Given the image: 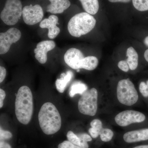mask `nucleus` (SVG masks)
Returning a JSON list of instances; mask_svg holds the SVG:
<instances>
[{
    "mask_svg": "<svg viewBox=\"0 0 148 148\" xmlns=\"http://www.w3.org/2000/svg\"><path fill=\"white\" fill-rule=\"evenodd\" d=\"M58 148H82L74 145L69 141H64L58 145Z\"/></svg>",
    "mask_w": 148,
    "mask_h": 148,
    "instance_id": "a878e982",
    "label": "nucleus"
},
{
    "mask_svg": "<svg viewBox=\"0 0 148 148\" xmlns=\"http://www.w3.org/2000/svg\"><path fill=\"white\" fill-rule=\"evenodd\" d=\"M22 15L25 24L34 25L39 23L42 20L44 16L43 11L39 5H30L23 8Z\"/></svg>",
    "mask_w": 148,
    "mask_h": 148,
    "instance_id": "1a4fd4ad",
    "label": "nucleus"
},
{
    "mask_svg": "<svg viewBox=\"0 0 148 148\" xmlns=\"http://www.w3.org/2000/svg\"><path fill=\"white\" fill-rule=\"evenodd\" d=\"M21 32L18 29L12 28L6 32L0 34V54L7 53L10 49L11 46L20 40Z\"/></svg>",
    "mask_w": 148,
    "mask_h": 148,
    "instance_id": "6e6552de",
    "label": "nucleus"
},
{
    "mask_svg": "<svg viewBox=\"0 0 148 148\" xmlns=\"http://www.w3.org/2000/svg\"><path fill=\"white\" fill-rule=\"evenodd\" d=\"M139 90L143 97H148V87L146 83L142 82L139 86Z\"/></svg>",
    "mask_w": 148,
    "mask_h": 148,
    "instance_id": "b1692460",
    "label": "nucleus"
},
{
    "mask_svg": "<svg viewBox=\"0 0 148 148\" xmlns=\"http://www.w3.org/2000/svg\"><path fill=\"white\" fill-rule=\"evenodd\" d=\"M145 115L138 111L125 110L121 112L115 117V121L119 125L125 127L133 123L145 121Z\"/></svg>",
    "mask_w": 148,
    "mask_h": 148,
    "instance_id": "0eeeda50",
    "label": "nucleus"
},
{
    "mask_svg": "<svg viewBox=\"0 0 148 148\" xmlns=\"http://www.w3.org/2000/svg\"><path fill=\"white\" fill-rule=\"evenodd\" d=\"M144 57L147 62H148V49L145 51V53H144Z\"/></svg>",
    "mask_w": 148,
    "mask_h": 148,
    "instance_id": "72a5a7b5",
    "label": "nucleus"
},
{
    "mask_svg": "<svg viewBox=\"0 0 148 148\" xmlns=\"http://www.w3.org/2000/svg\"><path fill=\"white\" fill-rule=\"evenodd\" d=\"M89 133H90V135L92 138H97L99 135H100V133L99 132H98L97 130H95L93 129L92 127H90L89 128Z\"/></svg>",
    "mask_w": 148,
    "mask_h": 148,
    "instance_id": "7c9ffc66",
    "label": "nucleus"
},
{
    "mask_svg": "<svg viewBox=\"0 0 148 148\" xmlns=\"http://www.w3.org/2000/svg\"><path fill=\"white\" fill-rule=\"evenodd\" d=\"M87 86L81 82H76L72 85L70 88L69 95L73 98L76 94L82 95L87 91Z\"/></svg>",
    "mask_w": 148,
    "mask_h": 148,
    "instance_id": "6ab92c4d",
    "label": "nucleus"
},
{
    "mask_svg": "<svg viewBox=\"0 0 148 148\" xmlns=\"http://www.w3.org/2000/svg\"><path fill=\"white\" fill-rule=\"evenodd\" d=\"M12 135L10 132L3 130L1 127L0 129V138L1 140H9L12 138Z\"/></svg>",
    "mask_w": 148,
    "mask_h": 148,
    "instance_id": "393cba45",
    "label": "nucleus"
},
{
    "mask_svg": "<svg viewBox=\"0 0 148 148\" xmlns=\"http://www.w3.org/2000/svg\"><path fill=\"white\" fill-rule=\"evenodd\" d=\"M40 127L44 133L53 135L59 131L61 126V118L59 112L52 103L47 102L42 106L38 115Z\"/></svg>",
    "mask_w": 148,
    "mask_h": 148,
    "instance_id": "f257e3e1",
    "label": "nucleus"
},
{
    "mask_svg": "<svg viewBox=\"0 0 148 148\" xmlns=\"http://www.w3.org/2000/svg\"><path fill=\"white\" fill-rule=\"evenodd\" d=\"M118 66L120 69L123 71L127 72L130 69L129 66L126 61H119L118 64Z\"/></svg>",
    "mask_w": 148,
    "mask_h": 148,
    "instance_id": "bb28decb",
    "label": "nucleus"
},
{
    "mask_svg": "<svg viewBox=\"0 0 148 148\" xmlns=\"http://www.w3.org/2000/svg\"><path fill=\"white\" fill-rule=\"evenodd\" d=\"M0 148H11V147L8 143L4 141H1L0 143Z\"/></svg>",
    "mask_w": 148,
    "mask_h": 148,
    "instance_id": "2f4dec72",
    "label": "nucleus"
},
{
    "mask_svg": "<svg viewBox=\"0 0 148 148\" xmlns=\"http://www.w3.org/2000/svg\"><path fill=\"white\" fill-rule=\"evenodd\" d=\"M68 141L74 145L78 146L82 148H88L89 146L87 143L83 142L73 131H69L67 134Z\"/></svg>",
    "mask_w": 148,
    "mask_h": 148,
    "instance_id": "aec40b11",
    "label": "nucleus"
},
{
    "mask_svg": "<svg viewBox=\"0 0 148 148\" xmlns=\"http://www.w3.org/2000/svg\"><path fill=\"white\" fill-rule=\"evenodd\" d=\"M144 43L146 46L148 47V36L145 38L144 40Z\"/></svg>",
    "mask_w": 148,
    "mask_h": 148,
    "instance_id": "f704fd0d",
    "label": "nucleus"
},
{
    "mask_svg": "<svg viewBox=\"0 0 148 148\" xmlns=\"http://www.w3.org/2000/svg\"><path fill=\"white\" fill-rule=\"evenodd\" d=\"M22 5L20 0H7L0 15L2 21L6 25L16 24L22 15Z\"/></svg>",
    "mask_w": 148,
    "mask_h": 148,
    "instance_id": "39448f33",
    "label": "nucleus"
},
{
    "mask_svg": "<svg viewBox=\"0 0 148 148\" xmlns=\"http://www.w3.org/2000/svg\"><path fill=\"white\" fill-rule=\"evenodd\" d=\"M116 93L119 101L125 106L134 105L138 102L139 98L135 86L128 78L122 79L118 82Z\"/></svg>",
    "mask_w": 148,
    "mask_h": 148,
    "instance_id": "20e7f679",
    "label": "nucleus"
},
{
    "mask_svg": "<svg viewBox=\"0 0 148 148\" xmlns=\"http://www.w3.org/2000/svg\"><path fill=\"white\" fill-rule=\"evenodd\" d=\"M100 135L102 141L108 142L112 140L114 136V133L109 128H103L100 132Z\"/></svg>",
    "mask_w": 148,
    "mask_h": 148,
    "instance_id": "4be33fe9",
    "label": "nucleus"
},
{
    "mask_svg": "<svg viewBox=\"0 0 148 148\" xmlns=\"http://www.w3.org/2000/svg\"><path fill=\"white\" fill-rule=\"evenodd\" d=\"M55 46V42L52 40H44L39 42L34 50L35 58L40 64H45L47 61V52L53 50Z\"/></svg>",
    "mask_w": 148,
    "mask_h": 148,
    "instance_id": "9b49d317",
    "label": "nucleus"
},
{
    "mask_svg": "<svg viewBox=\"0 0 148 148\" xmlns=\"http://www.w3.org/2000/svg\"><path fill=\"white\" fill-rule=\"evenodd\" d=\"M98 92L96 88H91L82 94L78 103V110L86 115L94 116L98 110Z\"/></svg>",
    "mask_w": 148,
    "mask_h": 148,
    "instance_id": "423d86ee",
    "label": "nucleus"
},
{
    "mask_svg": "<svg viewBox=\"0 0 148 148\" xmlns=\"http://www.w3.org/2000/svg\"><path fill=\"white\" fill-rule=\"evenodd\" d=\"M132 3L135 8L138 11L148 10V0H132Z\"/></svg>",
    "mask_w": 148,
    "mask_h": 148,
    "instance_id": "412c9836",
    "label": "nucleus"
},
{
    "mask_svg": "<svg viewBox=\"0 0 148 148\" xmlns=\"http://www.w3.org/2000/svg\"><path fill=\"white\" fill-rule=\"evenodd\" d=\"M6 96L5 92L4 90L0 89V108H1L3 106V101Z\"/></svg>",
    "mask_w": 148,
    "mask_h": 148,
    "instance_id": "c756f323",
    "label": "nucleus"
},
{
    "mask_svg": "<svg viewBox=\"0 0 148 148\" xmlns=\"http://www.w3.org/2000/svg\"><path fill=\"white\" fill-rule=\"evenodd\" d=\"M51 3L47 6V11L52 14H61L71 5L69 0H49Z\"/></svg>",
    "mask_w": 148,
    "mask_h": 148,
    "instance_id": "4468645a",
    "label": "nucleus"
},
{
    "mask_svg": "<svg viewBox=\"0 0 148 148\" xmlns=\"http://www.w3.org/2000/svg\"><path fill=\"white\" fill-rule=\"evenodd\" d=\"M96 23L95 18L90 14L85 12L77 14L69 21L68 31L73 36L79 38L92 31Z\"/></svg>",
    "mask_w": 148,
    "mask_h": 148,
    "instance_id": "7ed1b4c3",
    "label": "nucleus"
},
{
    "mask_svg": "<svg viewBox=\"0 0 148 148\" xmlns=\"http://www.w3.org/2000/svg\"><path fill=\"white\" fill-rule=\"evenodd\" d=\"M123 138L124 141L128 143L148 140V128L126 132L123 135Z\"/></svg>",
    "mask_w": 148,
    "mask_h": 148,
    "instance_id": "ddd939ff",
    "label": "nucleus"
},
{
    "mask_svg": "<svg viewBox=\"0 0 148 148\" xmlns=\"http://www.w3.org/2000/svg\"><path fill=\"white\" fill-rule=\"evenodd\" d=\"M90 125L91 127L97 130L98 132H99V133H100L101 130L103 129L102 122L99 119L93 120L90 122Z\"/></svg>",
    "mask_w": 148,
    "mask_h": 148,
    "instance_id": "5701e85b",
    "label": "nucleus"
},
{
    "mask_svg": "<svg viewBox=\"0 0 148 148\" xmlns=\"http://www.w3.org/2000/svg\"><path fill=\"white\" fill-rule=\"evenodd\" d=\"M73 76V73L70 71H67L66 74L63 73L61 74L60 78L56 79L55 82L56 86L58 92L61 93L64 92Z\"/></svg>",
    "mask_w": 148,
    "mask_h": 148,
    "instance_id": "2eb2a0df",
    "label": "nucleus"
},
{
    "mask_svg": "<svg viewBox=\"0 0 148 148\" xmlns=\"http://www.w3.org/2000/svg\"><path fill=\"white\" fill-rule=\"evenodd\" d=\"M84 58L80 50L74 48L68 49L64 56L65 63L72 69L76 70L81 69L83 60Z\"/></svg>",
    "mask_w": 148,
    "mask_h": 148,
    "instance_id": "9d476101",
    "label": "nucleus"
},
{
    "mask_svg": "<svg viewBox=\"0 0 148 148\" xmlns=\"http://www.w3.org/2000/svg\"><path fill=\"white\" fill-rule=\"evenodd\" d=\"M58 21V16L51 15L48 18H45L40 23V27L41 28L48 29V36L51 39L55 38L60 33V28L56 26Z\"/></svg>",
    "mask_w": 148,
    "mask_h": 148,
    "instance_id": "f8f14e48",
    "label": "nucleus"
},
{
    "mask_svg": "<svg viewBox=\"0 0 148 148\" xmlns=\"http://www.w3.org/2000/svg\"><path fill=\"white\" fill-rule=\"evenodd\" d=\"M34 111L33 95L28 86H23L16 94L15 112L16 118L22 124L27 125L31 121Z\"/></svg>",
    "mask_w": 148,
    "mask_h": 148,
    "instance_id": "f03ea898",
    "label": "nucleus"
},
{
    "mask_svg": "<svg viewBox=\"0 0 148 148\" xmlns=\"http://www.w3.org/2000/svg\"><path fill=\"white\" fill-rule=\"evenodd\" d=\"M77 135L83 142L87 143L88 142H90V141H92V138H91L90 135L86 133H79Z\"/></svg>",
    "mask_w": 148,
    "mask_h": 148,
    "instance_id": "cd10ccee",
    "label": "nucleus"
},
{
    "mask_svg": "<svg viewBox=\"0 0 148 148\" xmlns=\"http://www.w3.org/2000/svg\"><path fill=\"white\" fill-rule=\"evenodd\" d=\"M133 148H148V145H140L137 146Z\"/></svg>",
    "mask_w": 148,
    "mask_h": 148,
    "instance_id": "c9c22d12",
    "label": "nucleus"
},
{
    "mask_svg": "<svg viewBox=\"0 0 148 148\" xmlns=\"http://www.w3.org/2000/svg\"><path fill=\"white\" fill-rule=\"evenodd\" d=\"M98 64V58L94 56H88L85 57L83 60L81 69L88 71H92L96 69Z\"/></svg>",
    "mask_w": 148,
    "mask_h": 148,
    "instance_id": "a211bd4d",
    "label": "nucleus"
},
{
    "mask_svg": "<svg viewBox=\"0 0 148 148\" xmlns=\"http://www.w3.org/2000/svg\"><path fill=\"white\" fill-rule=\"evenodd\" d=\"M146 84H147V85L148 87V80H147V82H146Z\"/></svg>",
    "mask_w": 148,
    "mask_h": 148,
    "instance_id": "e433bc0d",
    "label": "nucleus"
},
{
    "mask_svg": "<svg viewBox=\"0 0 148 148\" xmlns=\"http://www.w3.org/2000/svg\"><path fill=\"white\" fill-rule=\"evenodd\" d=\"M111 3L122 2L128 3L131 0H108Z\"/></svg>",
    "mask_w": 148,
    "mask_h": 148,
    "instance_id": "473e14b6",
    "label": "nucleus"
},
{
    "mask_svg": "<svg viewBox=\"0 0 148 148\" xmlns=\"http://www.w3.org/2000/svg\"><path fill=\"white\" fill-rule=\"evenodd\" d=\"M86 12L94 15L98 12L99 8L98 0H79Z\"/></svg>",
    "mask_w": 148,
    "mask_h": 148,
    "instance_id": "f3484780",
    "label": "nucleus"
},
{
    "mask_svg": "<svg viewBox=\"0 0 148 148\" xmlns=\"http://www.w3.org/2000/svg\"><path fill=\"white\" fill-rule=\"evenodd\" d=\"M126 60L129 66L130 69L134 71L137 69L138 65V55L134 48L130 47L127 49L126 52Z\"/></svg>",
    "mask_w": 148,
    "mask_h": 148,
    "instance_id": "dca6fc26",
    "label": "nucleus"
},
{
    "mask_svg": "<svg viewBox=\"0 0 148 148\" xmlns=\"http://www.w3.org/2000/svg\"><path fill=\"white\" fill-rule=\"evenodd\" d=\"M6 75V71L4 67L1 66L0 67V83L3 81Z\"/></svg>",
    "mask_w": 148,
    "mask_h": 148,
    "instance_id": "c85d7f7f",
    "label": "nucleus"
}]
</instances>
